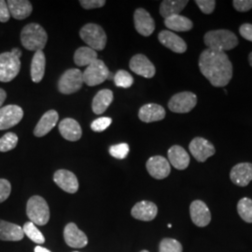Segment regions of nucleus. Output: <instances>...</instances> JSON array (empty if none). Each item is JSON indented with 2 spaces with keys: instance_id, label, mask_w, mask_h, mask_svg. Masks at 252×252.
Returning <instances> with one entry per match:
<instances>
[{
  "instance_id": "ddd939ff",
  "label": "nucleus",
  "mask_w": 252,
  "mask_h": 252,
  "mask_svg": "<svg viewBox=\"0 0 252 252\" xmlns=\"http://www.w3.org/2000/svg\"><path fill=\"white\" fill-rule=\"evenodd\" d=\"M129 66L133 72L146 79H152L156 73L154 64L144 54L134 55L130 60Z\"/></svg>"
},
{
  "instance_id": "8fccbe9b",
  "label": "nucleus",
  "mask_w": 252,
  "mask_h": 252,
  "mask_svg": "<svg viewBox=\"0 0 252 252\" xmlns=\"http://www.w3.org/2000/svg\"><path fill=\"white\" fill-rule=\"evenodd\" d=\"M148 252V251H142V252Z\"/></svg>"
},
{
  "instance_id": "473e14b6",
  "label": "nucleus",
  "mask_w": 252,
  "mask_h": 252,
  "mask_svg": "<svg viewBox=\"0 0 252 252\" xmlns=\"http://www.w3.org/2000/svg\"><path fill=\"white\" fill-rule=\"evenodd\" d=\"M237 211L239 216L246 222L252 223V200L244 197L237 204Z\"/></svg>"
},
{
  "instance_id": "ea45409f",
  "label": "nucleus",
  "mask_w": 252,
  "mask_h": 252,
  "mask_svg": "<svg viewBox=\"0 0 252 252\" xmlns=\"http://www.w3.org/2000/svg\"><path fill=\"white\" fill-rule=\"evenodd\" d=\"M11 192V185L9 180L0 179V203H3L9 198Z\"/></svg>"
},
{
  "instance_id": "c85d7f7f",
  "label": "nucleus",
  "mask_w": 252,
  "mask_h": 252,
  "mask_svg": "<svg viewBox=\"0 0 252 252\" xmlns=\"http://www.w3.org/2000/svg\"><path fill=\"white\" fill-rule=\"evenodd\" d=\"M188 3V0H164L160 6V14L164 19L179 15Z\"/></svg>"
},
{
  "instance_id": "79ce46f5",
  "label": "nucleus",
  "mask_w": 252,
  "mask_h": 252,
  "mask_svg": "<svg viewBox=\"0 0 252 252\" xmlns=\"http://www.w3.org/2000/svg\"><path fill=\"white\" fill-rule=\"evenodd\" d=\"M80 4L85 9H97L104 7L106 4L105 0H81Z\"/></svg>"
},
{
  "instance_id": "6e6552de",
  "label": "nucleus",
  "mask_w": 252,
  "mask_h": 252,
  "mask_svg": "<svg viewBox=\"0 0 252 252\" xmlns=\"http://www.w3.org/2000/svg\"><path fill=\"white\" fill-rule=\"evenodd\" d=\"M82 71L78 68L66 70L58 81V90L63 94H71L81 90L83 84Z\"/></svg>"
},
{
  "instance_id": "4c0bfd02",
  "label": "nucleus",
  "mask_w": 252,
  "mask_h": 252,
  "mask_svg": "<svg viewBox=\"0 0 252 252\" xmlns=\"http://www.w3.org/2000/svg\"><path fill=\"white\" fill-rule=\"evenodd\" d=\"M112 120L108 117H101L94 120L92 125H91V128L92 130H94V132H103L105 131L108 126L111 125Z\"/></svg>"
},
{
  "instance_id": "7c9ffc66",
  "label": "nucleus",
  "mask_w": 252,
  "mask_h": 252,
  "mask_svg": "<svg viewBox=\"0 0 252 252\" xmlns=\"http://www.w3.org/2000/svg\"><path fill=\"white\" fill-rule=\"evenodd\" d=\"M97 54L94 50L91 49L90 47H81L79 48L74 54V62L78 66H88L91 63L96 61Z\"/></svg>"
},
{
  "instance_id": "423d86ee",
  "label": "nucleus",
  "mask_w": 252,
  "mask_h": 252,
  "mask_svg": "<svg viewBox=\"0 0 252 252\" xmlns=\"http://www.w3.org/2000/svg\"><path fill=\"white\" fill-rule=\"evenodd\" d=\"M21 69L20 58L10 52L0 54V81L9 82L14 80Z\"/></svg>"
},
{
  "instance_id": "e433bc0d",
  "label": "nucleus",
  "mask_w": 252,
  "mask_h": 252,
  "mask_svg": "<svg viewBox=\"0 0 252 252\" xmlns=\"http://www.w3.org/2000/svg\"><path fill=\"white\" fill-rule=\"evenodd\" d=\"M129 146L126 143H121V144L113 145L109 148V153L112 157L119 159V160H124L126 159L129 153Z\"/></svg>"
},
{
  "instance_id": "2f4dec72",
  "label": "nucleus",
  "mask_w": 252,
  "mask_h": 252,
  "mask_svg": "<svg viewBox=\"0 0 252 252\" xmlns=\"http://www.w3.org/2000/svg\"><path fill=\"white\" fill-rule=\"evenodd\" d=\"M23 231L25 235L36 244H43L45 242V238L41 232L36 228V224H34L32 221H27L23 227Z\"/></svg>"
},
{
  "instance_id": "5701e85b",
  "label": "nucleus",
  "mask_w": 252,
  "mask_h": 252,
  "mask_svg": "<svg viewBox=\"0 0 252 252\" xmlns=\"http://www.w3.org/2000/svg\"><path fill=\"white\" fill-rule=\"evenodd\" d=\"M168 162L178 170L186 169L189 164V153L185 151L181 146L175 145L168 150Z\"/></svg>"
},
{
  "instance_id": "a878e982",
  "label": "nucleus",
  "mask_w": 252,
  "mask_h": 252,
  "mask_svg": "<svg viewBox=\"0 0 252 252\" xmlns=\"http://www.w3.org/2000/svg\"><path fill=\"white\" fill-rule=\"evenodd\" d=\"M10 15L16 20H24L30 16L33 7L27 0H9L7 2Z\"/></svg>"
},
{
  "instance_id": "f704fd0d",
  "label": "nucleus",
  "mask_w": 252,
  "mask_h": 252,
  "mask_svg": "<svg viewBox=\"0 0 252 252\" xmlns=\"http://www.w3.org/2000/svg\"><path fill=\"white\" fill-rule=\"evenodd\" d=\"M114 82L117 87H122V88H129L133 85L134 83V78L129 72L126 70H119L115 75H114Z\"/></svg>"
},
{
  "instance_id": "72a5a7b5",
  "label": "nucleus",
  "mask_w": 252,
  "mask_h": 252,
  "mask_svg": "<svg viewBox=\"0 0 252 252\" xmlns=\"http://www.w3.org/2000/svg\"><path fill=\"white\" fill-rule=\"evenodd\" d=\"M18 144V136L14 133H7L0 138V152L7 153Z\"/></svg>"
},
{
  "instance_id": "09e8293b",
  "label": "nucleus",
  "mask_w": 252,
  "mask_h": 252,
  "mask_svg": "<svg viewBox=\"0 0 252 252\" xmlns=\"http://www.w3.org/2000/svg\"><path fill=\"white\" fill-rule=\"evenodd\" d=\"M249 63L251 64V66L252 67V52L249 55Z\"/></svg>"
},
{
  "instance_id": "bb28decb",
  "label": "nucleus",
  "mask_w": 252,
  "mask_h": 252,
  "mask_svg": "<svg viewBox=\"0 0 252 252\" xmlns=\"http://www.w3.org/2000/svg\"><path fill=\"white\" fill-rule=\"evenodd\" d=\"M113 101V93L108 89L99 91L93 99L92 108L96 115L104 113Z\"/></svg>"
},
{
  "instance_id": "393cba45",
  "label": "nucleus",
  "mask_w": 252,
  "mask_h": 252,
  "mask_svg": "<svg viewBox=\"0 0 252 252\" xmlns=\"http://www.w3.org/2000/svg\"><path fill=\"white\" fill-rule=\"evenodd\" d=\"M23 228L6 220H0V240L20 241L24 238Z\"/></svg>"
},
{
  "instance_id": "37998d69",
  "label": "nucleus",
  "mask_w": 252,
  "mask_h": 252,
  "mask_svg": "<svg viewBox=\"0 0 252 252\" xmlns=\"http://www.w3.org/2000/svg\"><path fill=\"white\" fill-rule=\"evenodd\" d=\"M9 18H10V13H9L7 2L4 0H0V22L6 23L9 21Z\"/></svg>"
},
{
  "instance_id": "a211bd4d",
  "label": "nucleus",
  "mask_w": 252,
  "mask_h": 252,
  "mask_svg": "<svg viewBox=\"0 0 252 252\" xmlns=\"http://www.w3.org/2000/svg\"><path fill=\"white\" fill-rule=\"evenodd\" d=\"M158 39L161 44L166 47L167 49H170L174 53L184 54L187 51L186 42L180 36L169 30L161 31L158 35Z\"/></svg>"
},
{
  "instance_id": "f8f14e48",
  "label": "nucleus",
  "mask_w": 252,
  "mask_h": 252,
  "mask_svg": "<svg viewBox=\"0 0 252 252\" xmlns=\"http://www.w3.org/2000/svg\"><path fill=\"white\" fill-rule=\"evenodd\" d=\"M149 174L156 180H163L167 178L171 172L170 163L164 157L156 155L151 157L146 163Z\"/></svg>"
},
{
  "instance_id": "7ed1b4c3",
  "label": "nucleus",
  "mask_w": 252,
  "mask_h": 252,
  "mask_svg": "<svg viewBox=\"0 0 252 252\" xmlns=\"http://www.w3.org/2000/svg\"><path fill=\"white\" fill-rule=\"evenodd\" d=\"M48 35L44 28L37 24H29L21 32V42L28 51H42L47 43Z\"/></svg>"
},
{
  "instance_id": "f257e3e1",
  "label": "nucleus",
  "mask_w": 252,
  "mask_h": 252,
  "mask_svg": "<svg viewBox=\"0 0 252 252\" xmlns=\"http://www.w3.org/2000/svg\"><path fill=\"white\" fill-rule=\"evenodd\" d=\"M198 64L214 87H224L233 78V64L224 52L207 49L200 54Z\"/></svg>"
},
{
  "instance_id": "a19ab883",
  "label": "nucleus",
  "mask_w": 252,
  "mask_h": 252,
  "mask_svg": "<svg viewBox=\"0 0 252 252\" xmlns=\"http://www.w3.org/2000/svg\"><path fill=\"white\" fill-rule=\"evenodd\" d=\"M234 9L240 12H247L252 9V0H234Z\"/></svg>"
},
{
  "instance_id": "6ab92c4d",
  "label": "nucleus",
  "mask_w": 252,
  "mask_h": 252,
  "mask_svg": "<svg viewBox=\"0 0 252 252\" xmlns=\"http://www.w3.org/2000/svg\"><path fill=\"white\" fill-rule=\"evenodd\" d=\"M230 179L237 186H248L252 180V163L240 162L234 165L230 173Z\"/></svg>"
},
{
  "instance_id": "58836bf2",
  "label": "nucleus",
  "mask_w": 252,
  "mask_h": 252,
  "mask_svg": "<svg viewBox=\"0 0 252 252\" xmlns=\"http://www.w3.org/2000/svg\"><path fill=\"white\" fill-rule=\"evenodd\" d=\"M195 4L205 14H211L216 7L215 0H195Z\"/></svg>"
},
{
  "instance_id": "412c9836",
  "label": "nucleus",
  "mask_w": 252,
  "mask_h": 252,
  "mask_svg": "<svg viewBox=\"0 0 252 252\" xmlns=\"http://www.w3.org/2000/svg\"><path fill=\"white\" fill-rule=\"evenodd\" d=\"M59 132L68 141H78L82 135L79 123L72 118H65L59 124Z\"/></svg>"
},
{
  "instance_id": "a18cd8bd",
  "label": "nucleus",
  "mask_w": 252,
  "mask_h": 252,
  "mask_svg": "<svg viewBox=\"0 0 252 252\" xmlns=\"http://www.w3.org/2000/svg\"><path fill=\"white\" fill-rule=\"evenodd\" d=\"M6 97H7V94H6V92L3 90V89H1V88H0V108H1V106L3 105V103L5 102Z\"/></svg>"
},
{
  "instance_id": "c03bdc74",
  "label": "nucleus",
  "mask_w": 252,
  "mask_h": 252,
  "mask_svg": "<svg viewBox=\"0 0 252 252\" xmlns=\"http://www.w3.org/2000/svg\"><path fill=\"white\" fill-rule=\"evenodd\" d=\"M239 33L245 39L252 42V24H244L239 28Z\"/></svg>"
},
{
  "instance_id": "3c124183",
  "label": "nucleus",
  "mask_w": 252,
  "mask_h": 252,
  "mask_svg": "<svg viewBox=\"0 0 252 252\" xmlns=\"http://www.w3.org/2000/svg\"></svg>"
},
{
  "instance_id": "20e7f679",
  "label": "nucleus",
  "mask_w": 252,
  "mask_h": 252,
  "mask_svg": "<svg viewBox=\"0 0 252 252\" xmlns=\"http://www.w3.org/2000/svg\"><path fill=\"white\" fill-rule=\"evenodd\" d=\"M28 219L36 225L43 226L50 220V208L44 198L41 196H32L28 200L27 206Z\"/></svg>"
},
{
  "instance_id": "1a4fd4ad",
  "label": "nucleus",
  "mask_w": 252,
  "mask_h": 252,
  "mask_svg": "<svg viewBox=\"0 0 252 252\" xmlns=\"http://www.w3.org/2000/svg\"><path fill=\"white\" fill-rule=\"evenodd\" d=\"M197 104V96L191 92H181L173 95L168 108L175 113H188Z\"/></svg>"
},
{
  "instance_id": "2eb2a0df",
  "label": "nucleus",
  "mask_w": 252,
  "mask_h": 252,
  "mask_svg": "<svg viewBox=\"0 0 252 252\" xmlns=\"http://www.w3.org/2000/svg\"><path fill=\"white\" fill-rule=\"evenodd\" d=\"M189 214L192 222L198 227H205L211 220V214L206 203L201 200H195L190 204Z\"/></svg>"
},
{
  "instance_id": "9b49d317",
  "label": "nucleus",
  "mask_w": 252,
  "mask_h": 252,
  "mask_svg": "<svg viewBox=\"0 0 252 252\" xmlns=\"http://www.w3.org/2000/svg\"><path fill=\"white\" fill-rule=\"evenodd\" d=\"M23 117V109L16 105H9L0 108V130H7L18 125Z\"/></svg>"
},
{
  "instance_id": "f03ea898",
  "label": "nucleus",
  "mask_w": 252,
  "mask_h": 252,
  "mask_svg": "<svg viewBox=\"0 0 252 252\" xmlns=\"http://www.w3.org/2000/svg\"><path fill=\"white\" fill-rule=\"evenodd\" d=\"M204 42L207 49L220 52L233 50L239 43L234 32L226 29L208 31L204 36Z\"/></svg>"
},
{
  "instance_id": "39448f33",
  "label": "nucleus",
  "mask_w": 252,
  "mask_h": 252,
  "mask_svg": "<svg viewBox=\"0 0 252 252\" xmlns=\"http://www.w3.org/2000/svg\"><path fill=\"white\" fill-rule=\"evenodd\" d=\"M81 39L90 47L96 51H102L107 44V35L102 27L95 24H87L80 31Z\"/></svg>"
},
{
  "instance_id": "aec40b11",
  "label": "nucleus",
  "mask_w": 252,
  "mask_h": 252,
  "mask_svg": "<svg viewBox=\"0 0 252 252\" xmlns=\"http://www.w3.org/2000/svg\"><path fill=\"white\" fill-rule=\"evenodd\" d=\"M158 213L157 206L150 201H141L136 203L132 208L131 215L136 220L151 221L155 219Z\"/></svg>"
},
{
  "instance_id": "0eeeda50",
  "label": "nucleus",
  "mask_w": 252,
  "mask_h": 252,
  "mask_svg": "<svg viewBox=\"0 0 252 252\" xmlns=\"http://www.w3.org/2000/svg\"><path fill=\"white\" fill-rule=\"evenodd\" d=\"M108 74L109 71L106 63L102 60L97 59L94 63H91L90 65H88L82 72L83 82L91 87L96 86L108 80Z\"/></svg>"
},
{
  "instance_id": "dca6fc26",
  "label": "nucleus",
  "mask_w": 252,
  "mask_h": 252,
  "mask_svg": "<svg viewBox=\"0 0 252 252\" xmlns=\"http://www.w3.org/2000/svg\"><path fill=\"white\" fill-rule=\"evenodd\" d=\"M63 238L65 243L74 249H81L87 246L88 238L75 223L70 222L63 230Z\"/></svg>"
},
{
  "instance_id": "4468645a",
  "label": "nucleus",
  "mask_w": 252,
  "mask_h": 252,
  "mask_svg": "<svg viewBox=\"0 0 252 252\" xmlns=\"http://www.w3.org/2000/svg\"><path fill=\"white\" fill-rule=\"evenodd\" d=\"M134 23L135 30L142 36H150L155 30L154 20L146 9H135Z\"/></svg>"
},
{
  "instance_id": "49530a36",
  "label": "nucleus",
  "mask_w": 252,
  "mask_h": 252,
  "mask_svg": "<svg viewBox=\"0 0 252 252\" xmlns=\"http://www.w3.org/2000/svg\"><path fill=\"white\" fill-rule=\"evenodd\" d=\"M10 53H11L12 54H14L15 56H17L18 58H20V57L22 56V52H21V50H19V49H17V48H14V49H12Z\"/></svg>"
},
{
  "instance_id": "f3484780",
  "label": "nucleus",
  "mask_w": 252,
  "mask_h": 252,
  "mask_svg": "<svg viewBox=\"0 0 252 252\" xmlns=\"http://www.w3.org/2000/svg\"><path fill=\"white\" fill-rule=\"evenodd\" d=\"M54 181L58 187L68 193H75L79 189L78 179L71 171L65 169L57 170L54 173Z\"/></svg>"
},
{
  "instance_id": "9d476101",
  "label": "nucleus",
  "mask_w": 252,
  "mask_h": 252,
  "mask_svg": "<svg viewBox=\"0 0 252 252\" xmlns=\"http://www.w3.org/2000/svg\"><path fill=\"white\" fill-rule=\"evenodd\" d=\"M189 153L195 158L196 161L204 162L216 153L214 145L204 137L193 138L189 145Z\"/></svg>"
},
{
  "instance_id": "c756f323",
  "label": "nucleus",
  "mask_w": 252,
  "mask_h": 252,
  "mask_svg": "<svg viewBox=\"0 0 252 252\" xmlns=\"http://www.w3.org/2000/svg\"><path fill=\"white\" fill-rule=\"evenodd\" d=\"M164 26L172 31L187 32L192 29L193 24L189 18L179 14L164 19Z\"/></svg>"
},
{
  "instance_id": "b1692460",
  "label": "nucleus",
  "mask_w": 252,
  "mask_h": 252,
  "mask_svg": "<svg viewBox=\"0 0 252 252\" xmlns=\"http://www.w3.org/2000/svg\"><path fill=\"white\" fill-rule=\"evenodd\" d=\"M58 112L54 109H51L47 111L45 114L39 120L37 123L35 129H34V135L36 137H41L47 135L51 130L56 126L58 122Z\"/></svg>"
},
{
  "instance_id": "4be33fe9",
  "label": "nucleus",
  "mask_w": 252,
  "mask_h": 252,
  "mask_svg": "<svg viewBox=\"0 0 252 252\" xmlns=\"http://www.w3.org/2000/svg\"><path fill=\"white\" fill-rule=\"evenodd\" d=\"M165 117V110L158 104H146L138 111V118L140 121L150 124L153 122L162 121Z\"/></svg>"
},
{
  "instance_id": "de8ad7c7",
  "label": "nucleus",
  "mask_w": 252,
  "mask_h": 252,
  "mask_svg": "<svg viewBox=\"0 0 252 252\" xmlns=\"http://www.w3.org/2000/svg\"><path fill=\"white\" fill-rule=\"evenodd\" d=\"M35 252H50L49 250H47L45 248L41 247V246H37L35 248Z\"/></svg>"
},
{
  "instance_id": "c9c22d12",
  "label": "nucleus",
  "mask_w": 252,
  "mask_h": 252,
  "mask_svg": "<svg viewBox=\"0 0 252 252\" xmlns=\"http://www.w3.org/2000/svg\"><path fill=\"white\" fill-rule=\"evenodd\" d=\"M160 252H182V246L181 244L172 238H164L159 247Z\"/></svg>"
},
{
  "instance_id": "cd10ccee",
  "label": "nucleus",
  "mask_w": 252,
  "mask_h": 252,
  "mask_svg": "<svg viewBox=\"0 0 252 252\" xmlns=\"http://www.w3.org/2000/svg\"><path fill=\"white\" fill-rule=\"evenodd\" d=\"M46 58L43 51H37L34 54L31 62L32 81L38 83L42 81L45 74Z\"/></svg>"
}]
</instances>
